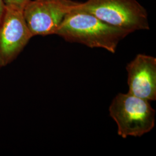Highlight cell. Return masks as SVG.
<instances>
[{
	"label": "cell",
	"instance_id": "2",
	"mask_svg": "<svg viewBox=\"0 0 156 156\" xmlns=\"http://www.w3.org/2000/svg\"><path fill=\"white\" fill-rule=\"evenodd\" d=\"M75 9L132 33L150 29L147 11L136 0H87L80 2Z\"/></svg>",
	"mask_w": 156,
	"mask_h": 156
},
{
	"label": "cell",
	"instance_id": "1",
	"mask_svg": "<svg viewBox=\"0 0 156 156\" xmlns=\"http://www.w3.org/2000/svg\"><path fill=\"white\" fill-rule=\"evenodd\" d=\"M131 33V31L112 26L89 13L75 8L64 18L56 34L69 42L102 48L115 53L119 42Z\"/></svg>",
	"mask_w": 156,
	"mask_h": 156
},
{
	"label": "cell",
	"instance_id": "8",
	"mask_svg": "<svg viewBox=\"0 0 156 156\" xmlns=\"http://www.w3.org/2000/svg\"><path fill=\"white\" fill-rule=\"evenodd\" d=\"M5 10V3L4 0H0V23L4 15Z\"/></svg>",
	"mask_w": 156,
	"mask_h": 156
},
{
	"label": "cell",
	"instance_id": "6",
	"mask_svg": "<svg viewBox=\"0 0 156 156\" xmlns=\"http://www.w3.org/2000/svg\"><path fill=\"white\" fill-rule=\"evenodd\" d=\"M128 93L148 101L156 100V58L139 54L126 67Z\"/></svg>",
	"mask_w": 156,
	"mask_h": 156
},
{
	"label": "cell",
	"instance_id": "7",
	"mask_svg": "<svg viewBox=\"0 0 156 156\" xmlns=\"http://www.w3.org/2000/svg\"><path fill=\"white\" fill-rule=\"evenodd\" d=\"M30 0H4L5 4H12L17 5L20 6L23 8L24 7L26 4Z\"/></svg>",
	"mask_w": 156,
	"mask_h": 156
},
{
	"label": "cell",
	"instance_id": "3",
	"mask_svg": "<svg viewBox=\"0 0 156 156\" xmlns=\"http://www.w3.org/2000/svg\"><path fill=\"white\" fill-rule=\"evenodd\" d=\"M149 101L129 93H119L109 107L112 118L117 125V133L123 138L141 136L155 125V110Z\"/></svg>",
	"mask_w": 156,
	"mask_h": 156
},
{
	"label": "cell",
	"instance_id": "5",
	"mask_svg": "<svg viewBox=\"0 0 156 156\" xmlns=\"http://www.w3.org/2000/svg\"><path fill=\"white\" fill-rule=\"evenodd\" d=\"M23 8L5 4L0 23V68L14 60L33 37L25 20Z\"/></svg>",
	"mask_w": 156,
	"mask_h": 156
},
{
	"label": "cell",
	"instance_id": "4",
	"mask_svg": "<svg viewBox=\"0 0 156 156\" xmlns=\"http://www.w3.org/2000/svg\"><path fill=\"white\" fill-rule=\"evenodd\" d=\"M79 3L73 0H30L23 15L33 37L56 34L64 18Z\"/></svg>",
	"mask_w": 156,
	"mask_h": 156
}]
</instances>
